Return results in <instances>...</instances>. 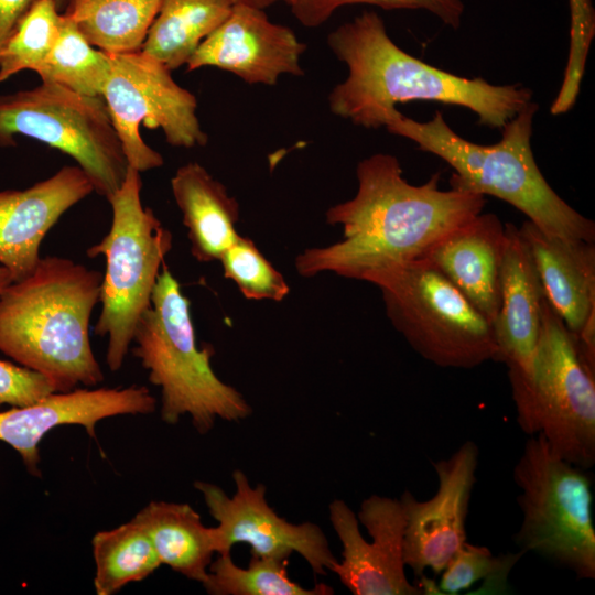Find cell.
Segmentation results:
<instances>
[{
    "label": "cell",
    "instance_id": "1",
    "mask_svg": "<svg viewBox=\"0 0 595 595\" xmlns=\"http://www.w3.org/2000/svg\"><path fill=\"white\" fill-rule=\"evenodd\" d=\"M356 175V195L326 212L328 224L342 226L343 240L299 253L295 269L302 277L334 272L363 280L375 270L424 258L486 205L482 194L441 190L440 173L422 185L410 184L392 154L361 160Z\"/></svg>",
    "mask_w": 595,
    "mask_h": 595
},
{
    "label": "cell",
    "instance_id": "2",
    "mask_svg": "<svg viewBox=\"0 0 595 595\" xmlns=\"http://www.w3.org/2000/svg\"><path fill=\"white\" fill-rule=\"evenodd\" d=\"M327 43L348 68L347 78L328 96L329 109L367 129L383 127L396 105L409 101L465 107L480 125L502 129L532 99L531 89L521 84L493 85L482 77H462L408 54L374 11L339 25Z\"/></svg>",
    "mask_w": 595,
    "mask_h": 595
},
{
    "label": "cell",
    "instance_id": "3",
    "mask_svg": "<svg viewBox=\"0 0 595 595\" xmlns=\"http://www.w3.org/2000/svg\"><path fill=\"white\" fill-rule=\"evenodd\" d=\"M102 273L72 259L41 258L0 298V351L44 376L55 392L104 380L89 338Z\"/></svg>",
    "mask_w": 595,
    "mask_h": 595
},
{
    "label": "cell",
    "instance_id": "4",
    "mask_svg": "<svg viewBox=\"0 0 595 595\" xmlns=\"http://www.w3.org/2000/svg\"><path fill=\"white\" fill-rule=\"evenodd\" d=\"M538 109L536 102H529L505 125L501 139L488 145L455 133L441 111L419 122L396 109L386 117L383 127L452 166L451 188L505 201L547 235L594 242V221L556 194L534 160L531 136Z\"/></svg>",
    "mask_w": 595,
    "mask_h": 595
},
{
    "label": "cell",
    "instance_id": "5",
    "mask_svg": "<svg viewBox=\"0 0 595 595\" xmlns=\"http://www.w3.org/2000/svg\"><path fill=\"white\" fill-rule=\"evenodd\" d=\"M132 354L161 390V419L176 424L188 415L201 434L216 421L238 422L251 413L245 397L224 382L212 367L215 349L198 347L190 300L164 264L154 286L151 305L134 328Z\"/></svg>",
    "mask_w": 595,
    "mask_h": 595
},
{
    "label": "cell",
    "instance_id": "6",
    "mask_svg": "<svg viewBox=\"0 0 595 595\" xmlns=\"http://www.w3.org/2000/svg\"><path fill=\"white\" fill-rule=\"evenodd\" d=\"M508 379L522 432L541 434L555 455L591 469L595 464V369L582 358L574 335L547 298L531 371L508 368Z\"/></svg>",
    "mask_w": 595,
    "mask_h": 595
},
{
    "label": "cell",
    "instance_id": "7",
    "mask_svg": "<svg viewBox=\"0 0 595 595\" xmlns=\"http://www.w3.org/2000/svg\"><path fill=\"white\" fill-rule=\"evenodd\" d=\"M142 180L131 166L121 186L108 198L112 220L105 237L87 256L106 258L94 333L107 337L106 363L119 370L132 344L138 321L151 298L164 261L173 247L172 232L141 202Z\"/></svg>",
    "mask_w": 595,
    "mask_h": 595
},
{
    "label": "cell",
    "instance_id": "8",
    "mask_svg": "<svg viewBox=\"0 0 595 595\" xmlns=\"http://www.w3.org/2000/svg\"><path fill=\"white\" fill-rule=\"evenodd\" d=\"M363 281L379 288L391 324L425 360L458 369L496 361L491 323L428 259L375 270Z\"/></svg>",
    "mask_w": 595,
    "mask_h": 595
},
{
    "label": "cell",
    "instance_id": "9",
    "mask_svg": "<svg viewBox=\"0 0 595 595\" xmlns=\"http://www.w3.org/2000/svg\"><path fill=\"white\" fill-rule=\"evenodd\" d=\"M512 478L520 493L522 522L513 536L524 554L534 553L573 572L595 578L593 477L549 447L541 434L526 441Z\"/></svg>",
    "mask_w": 595,
    "mask_h": 595
},
{
    "label": "cell",
    "instance_id": "10",
    "mask_svg": "<svg viewBox=\"0 0 595 595\" xmlns=\"http://www.w3.org/2000/svg\"><path fill=\"white\" fill-rule=\"evenodd\" d=\"M18 136L69 155L107 199L125 181L129 165L102 97L52 82L0 94V147H14Z\"/></svg>",
    "mask_w": 595,
    "mask_h": 595
},
{
    "label": "cell",
    "instance_id": "11",
    "mask_svg": "<svg viewBox=\"0 0 595 595\" xmlns=\"http://www.w3.org/2000/svg\"><path fill=\"white\" fill-rule=\"evenodd\" d=\"M109 56L110 72L101 97L129 166L141 173L164 164L162 155L141 138V123L160 128L172 147L207 143L196 116L197 100L173 79L170 68L141 50Z\"/></svg>",
    "mask_w": 595,
    "mask_h": 595
},
{
    "label": "cell",
    "instance_id": "12",
    "mask_svg": "<svg viewBox=\"0 0 595 595\" xmlns=\"http://www.w3.org/2000/svg\"><path fill=\"white\" fill-rule=\"evenodd\" d=\"M342 543V561L329 572L354 595H423L409 582L403 560L405 519L399 499L371 495L355 513L344 500L328 506Z\"/></svg>",
    "mask_w": 595,
    "mask_h": 595
},
{
    "label": "cell",
    "instance_id": "13",
    "mask_svg": "<svg viewBox=\"0 0 595 595\" xmlns=\"http://www.w3.org/2000/svg\"><path fill=\"white\" fill-rule=\"evenodd\" d=\"M235 491L228 496L218 485L196 482L215 528L217 554L247 543L251 555L290 558L299 553L316 575H326L338 560L323 530L313 522L291 523L280 517L266 499V486L252 487L247 475L232 473Z\"/></svg>",
    "mask_w": 595,
    "mask_h": 595
},
{
    "label": "cell",
    "instance_id": "14",
    "mask_svg": "<svg viewBox=\"0 0 595 595\" xmlns=\"http://www.w3.org/2000/svg\"><path fill=\"white\" fill-rule=\"evenodd\" d=\"M478 457L476 443L465 441L451 456L432 462L437 489L430 499L418 500L408 490L401 495L405 519L403 560L418 577L426 570L441 574L467 541L466 519Z\"/></svg>",
    "mask_w": 595,
    "mask_h": 595
},
{
    "label": "cell",
    "instance_id": "15",
    "mask_svg": "<svg viewBox=\"0 0 595 595\" xmlns=\"http://www.w3.org/2000/svg\"><path fill=\"white\" fill-rule=\"evenodd\" d=\"M155 408L156 400L144 386L53 392L34 403L0 411V441L18 452L31 475L40 477L39 445L54 428L80 425L95 436L96 425L104 419L151 414Z\"/></svg>",
    "mask_w": 595,
    "mask_h": 595
},
{
    "label": "cell",
    "instance_id": "16",
    "mask_svg": "<svg viewBox=\"0 0 595 595\" xmlns=\"http://www.w3.org/2000/svg\"><path fill=\"white\" fill-rule=\"evenodd\" d=\"M306 45L294 32L271 22L263 9L235 4L228 18L197 46L187 72L217 67L247 84L275 85L283 74L302 76Z\"/></svg>",
    "mask_w": 595,
    "mask_h": 595
},
{
    "label": "cell",
    "instance_id": "17",
    "mask_svg": "<svg viewBox=\"0 0 595 595\" xmlns=\"http://www.w3.org/2000/svg\"><path fill=\"white\" fill-rule=\"evenodd\" d=\"M78 165H67L24 190L0 191V264L13 281L37 267L43 239L62 215L94 193Z\"/></svg>",
    "mask_w": 595,
    "mask_h": 595
},
{
    "label": "cell",
    "instance_id": "18",
    "mask_svg": "<svg viewBox=\"0 0 595 595\" xmlns=\"http://www.w3.org/2000/svg\"><path fill=\"white\" fill-rule=\"evenodd\" d=\"M500 303L491 323L496 361L531 371L541 328L543 285L530 249L515 224H505L499 280Z\"/></svg>",
    "mask_w": 595,
    "mask_h": 595
},
{
    "label": "cell",
    "instance_id": "19",
    "mask_svg": "<svg viewBox=\"0 0 595 595\" xmlns=\"http://www.w3.org/2000/svg\"><path fill=\"white\" fill-rule=\"evenodd\" d=\"M505 225L497 215L478 214L439 240L425 255L490 322L499 303Z\"/></svg>",
    "mask_w": 595,
    "mask_h": 595
},
{
    "label": "cell",
    "instance_id": "20",
    "mask_svg": "<svg viewBox=\"0 0 595 595\" xmlns=\"http://www.w3.org/2000/svg\"><path fill=\"white\" fill-rule=\"evenodd\" d=\"M519 231L530 249L547 300L577 336L595 313L594 242L547 235L530 220Z\"/></svg>",
    "mask_w": 595,
    "mask_h": 595
},
{
    "label": "cell",
    "instance_id": "21",
    "mask_svg": "<svg viewBox=\"0 0 595 595\" xmlns=\"http://www.w3.org/2000/svg\"><path fill=\"white\" fill-rule=\"evenodd\" d=\"M171 190L187 229L192 256L199 262L219 260L239 236L237 199L197 162L176 170Z\"/></svg>",
    "mask_w": 595,
    "mask_h": 595
},
{
    "label": "cell",
    "instance_id": "22",
    "mask_svg": "<svg viewBox=\"0 0 595 595\" xmlns=\"http://www.w3.org/2000/svg\"><path fill=\"white\" fill-rule=\"evenodd\" d=\"M147 531L161 564L203 584L217 553L214 527L184 502L151 501L134 517Z\"/></svg>",
    "mask_w": 595,
    "mask_h": 595
},
{
    "label": "cell",
    "instance_id": "23",
    "mask_svg": "<svg viewBox=\"0 0 595 595\" xmlns=\"http://www.w3.org/2000/svg\"><path fill=\"white\" fill-rule=\"evenodd\" d=\"M232 0H160L141 51L171 71L186 65L197 46L230 14Z\"/></svg>",
    "mask_w": 595,
    "mask_h": 595
},
{
    "label": "cell",
    "instance_id": "24",
    "mask_svg": "<svg viewBox=\"0 0 595 595\" xmlns=\"http://www.w3.org/2000/svg\"><path fill=\"white\" fill-rule=\"evenodd\" d=\"M160 0H71L67 17L95 47L108 54L140 51Z\"/></svg>",
    "mask_w": 595,
    "mask_h": 595
},
{
    "label": "cell",
    "instance_id": "25",
    "mask_svg": "<svg viewBox=\"0 0 595 595\" xmlns=\"http://www.w3.org/2000/svg\"><path fill=\"white\" fill-rule=\"evenodd\" d=\"M96 572L94 587L98 595H112L131 582L151 575L161 562L139 521H130L97 532L91 539Z\"/></svg>",
    "mask_w": 595,
    "mask_h": 595
},
{
    "label": "cell",
    "instance_id": "26",
    "mask_svg": "<svg viewBox=\"0 0 595 595\" xmlns=\"http://www.w3.org/2000/svg\"><path fill=\"white\" fill-rule=\"evenodd\" d=\"M288 558L251 555L247 567L238 566L231 552L220 553L208 567L202 584L210 595H332L334 589L318 583L305 588L291 580Z\"/></svg>",
    "mask_w": 595,
    "mask_h": 595
},
{
    "label": "cell",
    "instance_id": "27",
    "mask_svg": "<svg viewBox=\"0 0 595 595\" xmlns=\"http://www.w3.org/2000/svg\"><path fill=\"white\" fill-rule=\"evenodd\" d=\"M109 72V54L93 46L63 13L58 39L36 72L41 82H52L83 95L101 97Z\"/></svg>",
    "mask_w": 595,
    "mask_h": 595
},
{
    "label": "cell",
    "instance_id": "28",
    "mask_svg": "<svg viewBox=\"0 0 595 595\" xmlns=\"http://www.w3.org/2000/svg\"><path fill=\"white\" fill-rule=\"evenodd\" d=\"M63 21L56 0H39L25 13L0 52V84L19 72H37L53 50Z\"/></svg>",
    "mask_w": 595,
    "mask_h": 595
},
{
    "label": "cell",
    "instance_id": "29",
    "mask_svg": "<svg viewBox=\"0 0 595 595\" xmlns=\"http://www.w3.org/2000/svg\"><path fill=\"white\" fill-rule=\"evenodd\" d=\"M523 555L521 550L494 555L487 547L466 541L441 572L439 594L455 595L479 581L483 584L473 594H508V576Z\"/></svg>",
    "mask_w": 595,
    "mask_h": 595
},
{
    "label": "cell",
    "instance_id": "30",
    "mask_svg": "<svg viewBox=\"0 0 595 595\" xmlns=\"http://www.w3.org/2000/svg\"><path fill=\"white\" fill-rule=\"evenodd\" d=\"M219 260L224 277L235 282L246 299L280 302L290 292L284 277L247 237L239 235Z\"/></svg>",
    "mask_w": 595,
    "mask_h": 595
},
{
    "label": "cell",
    "instance_id": "31",
    "mask_svg": "<svg viewBox=\"0 0 595 595\" xmlns=\"http://www.w3.org/2000/svg\"><path fill=\"white\" fill-rule=\"evenodd\" d=\"M292 14L304 26L315 28L325 23L340 7L370 4L383 10H425L444 24L457 30L465 11L463 0H283Z\"/></svg>",
    "mask_w": 595,
    "mask_h": 595
},
{
    "label": "cell",
    "instance_id": "32",
    "mask_svg": "<svg viewBox=\"0 0 595 595\" xmlns=\"http://www.w3.org/2000/svg\"><path fill=\"white\" fill-rule=\"evenodd\" d=\"M55 392L41 374L0 359V407H23Z\"/></svg>",
    "mask_w": 595,
    "mask_h": 595
},
{
    "label": "cell",
    "instance_id": "33",
    "mask_svg": "<svg viewBox=\"0 0 595 595\" xmlns=\"http://www.w3.org/2000/svg\"><path fill=\"white\" fill-rule=\"evenodd\" d=\"M39 0H0V52L20 20Z\"/></svg>",
    "mask_w": 595,
    "mask_h": 595
},
{
    "label": "cell",
    "instance_id": "34",
    "mask_svg": "<svg viewBox=\"0 0 595 595\" xmlns=\"http://www.w3.org/2000/svg\"><path fill=\"white\" fill-rule=\"evenodd\" d=\"M235 4H246L258 9H266L278 1L283 0H232Z\"/></svg>",
    "mask_w": 595,
    "mask_h": 595
},
{
    "label": "cell",
    "instance_id": "35",
    "mask_svg": "<svg viewBox=\"0 0 595 595\" xmlns=\"http://www.w3.org/2000/svg\"><path fill=\"white\" fill-rule=\"evenodd\" d=\"M12 282L13 278L10 271L6 267L0 264V298Z\"/></svg>",
    "mask_w": 595,
    "mask_h": 595
}]
</instances>
